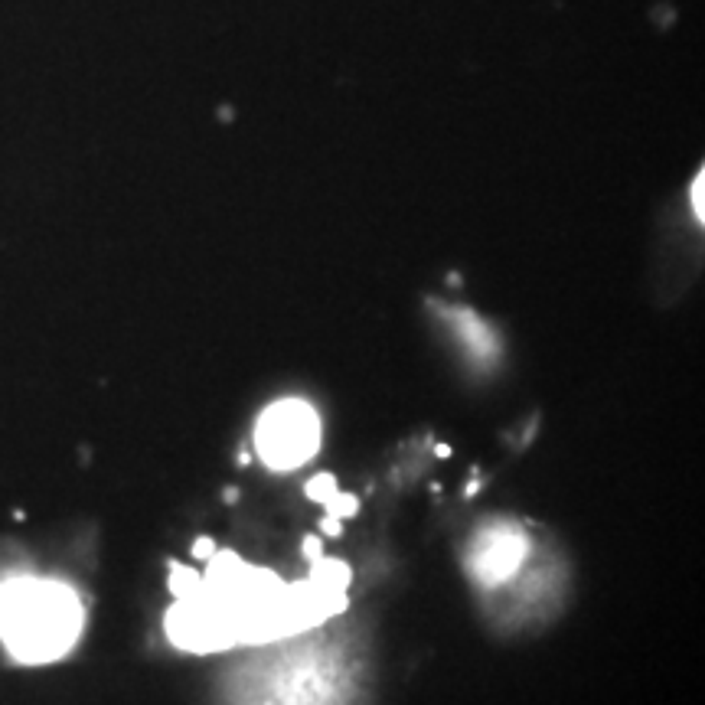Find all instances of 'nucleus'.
I'll use <instances>...</instances> for the list:
<instances>
[{"label":"nucleus","instance_id":"4","mask_svg":"<svg viewBox=\"0 0 705 705\" xmlns=\"http://www.w3.org/2000/svg\"><path fill=\"white\" fill-rule=\"evenodd\" d=\"M526 559V536L516 532L513 526H499V529H484L477 546L470 549V571L477 575L480 585H503L513 579L516 569Z\"/></svg>","mask_w":705,"mask_h":705},{"label":"nucleus","instance_id":"9","mask_svg":"<svg viewBox=\"0 0 705 705\" xmlns=\"http://www.w3.org/2000/svg\"><path fill=\"white\" fill-rule=\"evenodd\" d=\"M193 552H196V559H209V555L216 552V546L209 539H199L196 546H193Z\"/></svg>","mask_w":705,"mask_h":705},{"label":"nucleus","instance_id":"3","mask_svg":"<svg viewBox=\"0 0 705 705\" xmlns=\"http://www.w3.org/2000/svg\"><path fill=\"white\" fill-rule=\"evenodd\" d=\"M320 448V418L301 398L271 405L255 428V451L275 470H294L307 464Z\"/></svg>","mask_w":705,"mask_h":705},{"label":"nucleus","instance_id":"10","mask_svg":"<svg viewBox=\"0 0 705 705\" xmlns=\"http://www.w3.org/2000/svg\"><path fill=\"white\" fill-rule=\"evenodd\" d=\"M692 203H696V216L702 219V176H696V186H692Z\"/></svg>","mask_w":705,"mask_h":705},{"label":"nucleus","instance_id":"8","mask_svg":"<svg viewBox=\"0 0 705 705\" xmlns=\"http://www.w3.org/2000/svg\"><path fill=\"white\" fill-rule=\"evenodd\" d=\"M324 507H327V513H330V516H353L359 503H357V497H343V493H333Z\"/></svg>","mask_w":705,"mask_h":705},{"label":"nucleus","instance_id":"5","mask_svg":"<svg viewBox=\"0 0 705 705\" xmlns=\"http://www.w3.org/2000/svg\"><path fill=\"white\" fill-rule=\"evenodd\" d=\"M460 320H468V324H464V340L470 343V349H477L480 357H484V353H490L493 343H490V337H487L484 324H477V320H474V317H468V314H464V317H460Z\"/></svg>","mask_w":705,"mask_h":705},{"label":"nucleus","instance_id":"6","mask_svg":"<svg viewBox=\"0 0 705 705\" xmlns=\"http://www.w3.org/2000/svg\"><path fill=\"white\" fill-rule=\"evenodd\" d=\"M333 493H337V480H333V477H327V474L314 477V480L307 484V497H314L317 503H327Z\"/></svg>","mask_w":705,"mask_h":705},{"label":"nucleus","instance_id":"11","mask_svg":"<svg viewBox=\"0 0 705 705\" xmlns=\"http://www.w3.org/2000/svg\"><path fill=\"white\" fill-rule=\"evenodd\" d=\"M324 532H327V536H340V519H337V516L324 519Z\"/></svg>","mask_w":705,"mask_h":705},{"label":"nucleus","instance_id":"1","mask_svg":"<svg viewBox=\"0 0 705 705\" xmlns=\"http://www.w3.org/2000/svg\"><path fill=\"white\" fill-rule=\"evenodd\" d=\"M353 666L337 647L294 643L236 676L229 705H353Z\"/></svg>","mask_w":705,"mask_h":705},{"label":"nucleus","instance_id":"7","mask_svg":"<svg viewBox=\"0 0 705 705\" xmlns=\"http://www.w3.org/2000/svg\"><path fill=\"white\" fill-rule=\"evenodd\" d=\"M196 571H190V569H174V581H170V591H174L176 598H183V595H190L193 588H196Z\"/></svg>","mask_w":705,"mask_h":705},{"label":"nucleus","instance_id":"2","mask_svg":"<svg viewBox=\"0 0 705 705\" xmlns=\"http://www.w3.org/2000/svg\"><path fill=\"white\" fill-rule=\"evenodd\" d=\"M86 624L79 595L53 579L0 581V640L20 663H53L76 647Z\"/></svg>","mask_w":705,"mask_h":705}]
</instances>
